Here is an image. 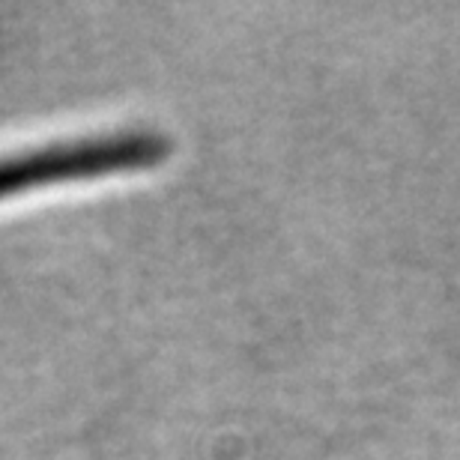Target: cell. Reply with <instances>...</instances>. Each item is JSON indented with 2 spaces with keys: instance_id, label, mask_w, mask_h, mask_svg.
Masks as SVG:
<instances>
[{
  "instance_id": "6da1fadb",
  "label": "cell",
  "mask_w": 460,
  "mask_h": 460,
  "mask_svg": "<svg viewBox=\"0 0 460 460\" xmlns=\"http://www.w3.org/2000/svg\"><path fill=\"white\" fill-rule=\"evenodd\" d=\"M171 153L168 137L155 132H117L78 144H60L0 162V198L42 182L105 177L162 162Z\"/></svg>"
}]
</instances>
